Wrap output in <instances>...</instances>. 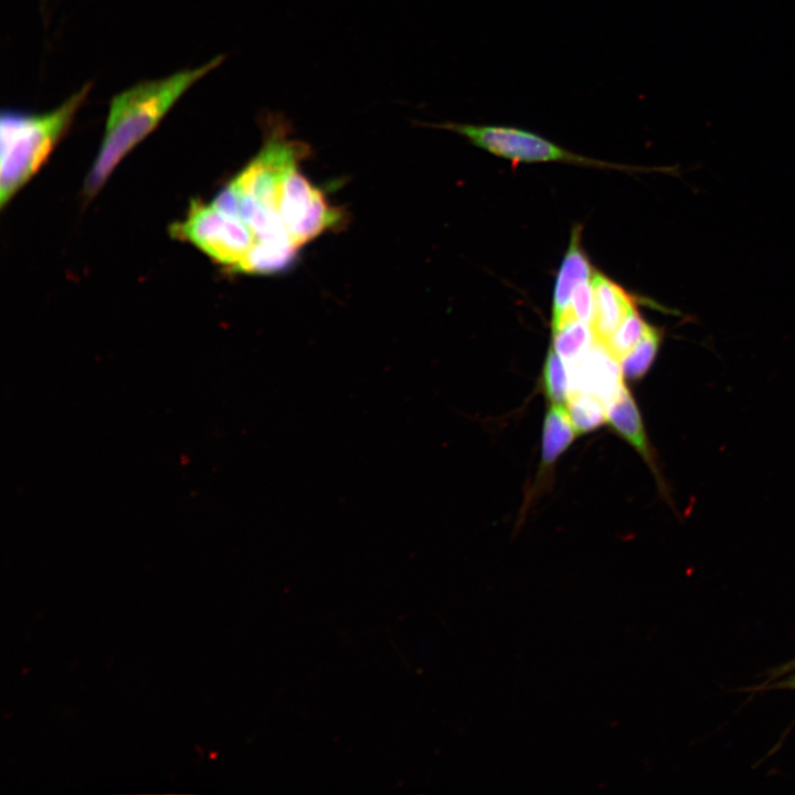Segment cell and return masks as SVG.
I'll return each mask as SVG.
<instances>
[{"instance_id": "1", "label": "cell", "mask_w": 795, "mask_h": 795, "mask_svg": "<svg viewBox=\"0 0 795 795\" xmlns=\"http://www.w3.org/2000/svg\"><path fill=\"white\" fill-rule=\"evenodd\" d=\"M224 59L225 55L215 56L195 68L138 83L114 96L98 155L85 181V195H95L119 161L158 126L193 84Z\"/></svg>"}, {"instance_id": "2", "label": "cell", "mask_w": 795, "mask_h": 795, "mask_svg": "<svg viewBox=\"0 0 795 795\" xmlns=\"http://www.w3.org/2000/svg\"><path fill=\"white\" fill-rule=\"evenodd\" d=\"M91 88V83H86L62 105L49 113H2L0 124L1 206H4L41 168L56 144L68 130Z\"/></svg>"}, {"instance_id": "3", "label": "cell", "mask_w": 795, "mask_h": 795, "mask_svg": "<svg viewBox=\"0 0 795 795\" xmlns=\"http://www.w3.org/2000/svg\"><path fill=\"white\" fill-rule=\"evenodd\" d=\"M263 124L262 148L226 187L237 199L278 213L283 180L293 167L308 156L309 146L288 138V126L280 115L269 114Z\"/></svg>"}, {"instance_id": "4", "label": "cell", "mask_w": 795, "mask_h": 795, "mask_svg": "<svg viewBox=\"0 0 795 795\" xmlns=\"http://www.w3.org/2000/svg\"><path fill=\"white\" fill-rule=\"evenodd\" d=\"M170 233L178 240L191 243L231 273L235 272L256 242L245 222L212 202L193 201L186 218L170 226Z\"/></svg>"}, {"instance_id": "5", "label": "cell", "mask_w": 795, "mask_h": 795, "mask_svg": "<svg viewBox=\"0 0 795 795\" xmlns=\"http://www.w3.org/2000/svg\"><path fill=\"white\" fill-rule=\"evenodd\" d=\"M451 130L478 148L512 162H566L587 166H611L574 153L553 141L522 128L505 125H471L459 123L430 124Z\"/></svg>"}, {"instance_id": "6", "label": "cell", "mask_w": 795, "mask_h": 795, "mask_svg": "<svg viewBox=\"0 0 795 795\" xmlns=\"http://www.w3.org/2000/svg\"><path fill=\"white\" fill-rule=\"evenodd\" d=\"M278 213L290 242L297 247L342 221V212L293 167L285 176L278 197Z\"/></svg>"}, {"instance_id": "7", "label": "cell", "mask_w": 795, "mask_h": 795, "mask_svg": "<svg viewBox=\"0 0 795 795\" xmlns=\"http://www.w3.org/2000/svg\"><path fill=\"white\" fill-rule=\"evenodd\" d=\"M570 393L584 392L597 396L607 406L625 385L619 361L608 348L595 340L579 360L566 364ZM569 393V394H570Z\"/></svg>"}, {"instance_id": "8", "label": "cell", "mask_w": 795, "mask_h": 795, "mask_svg": "<svg viewBox=\"0 0 795 795\" xmlns=\"http://www.w3.org/2000/svg\"><path fill=\"white\" fill-rule=\"evenodd\" d=\"M581 227L575 226L571 234L568 251L558 272L552 304V331L574 318L571 310V297L576 286L593 277L594 271L582 247Z\"/></svg>"}, {"instance_id": "9", "label": "cell", "mask_w": 795, "mask_h": 795, "mask_svg": "<svg viewBox=\"0 0 795 795\" xmlns=\"http://www.w3.org/2000/svg\"><path fill=\"white\" fill-rule=\"evenodd\" d=\"M592 285L595 300L592 329L595 340L606 346L636 303L633 296L602 273H594Z\"/></svg>"}, {"instance_id": "10", "label": "cell", "mask_w": 795, "mask_h": 795, "mask_svg": "<svg viewBox=\"0 0 795 795\" xmlns=\"http://www.w3.org/2000/svg\"><path fill=\"white\" fill-rule=\"evenodd\" d=\"M607 422L624 437L656 473L655 460L639 410L629 390L624 385L606 406Z\"/></svg>"}, {"instance_id": "11", "label": "cell", "mask_w": 795, "mask_h": 795, "mask_svg": "<svg viewBox=\"0 0 795 795\" xmlns=\"http://www.w3.org/2000/svg\"><path fill=\"white\" fill-rule=\"evenodd\" d=\"M575 435L566 407L563 404H551L543 423L542 465L545 467L552 465L571 445Z\"/></svg>"}, {"instance_id": "12", "label": "cell", "mask_w": 795, "mask_h": 795, "mask_svg": "<svg viewBox=\"0 0 795 795\" xmlns=\"http://www.w3.org/2000/svg\"><path fill=\"white\" fill-rule=\"evenodd\" d=\"M297 250L290 243L256 241L234 273L274 274L292 264Z\"/></svg>"}, {"instance_id": "13", "label": "cell", "mask_w": 795, "mask_h": 795, "mask_svg": "<svg viewBox=\"0 0 795 795\" xmlns=\"http://www.w3.org/2000/svg\"><path fill=\"white\" fill-rule=\"evenodd\" d=\"M595 342L590 325L575 318L552 331V348L570 364L582 358Z\"/></svg>"}, {"instance_id": "14", "label": "cell", "mask_w": 795, "mask_h": 795, "mask_svg": "<svg viewBox=\"0 0 795 795\" xmlns=\"http://www.w3.org/2000/svg\"><path fill=\"white\" fill-rule=\"evenodd\" d=\"M662 341V330L650 326L643 339L621 361L624 379H642L653 365Z\"/></svg>"}, {"instance_id": "15", "label": "cell", "mask_w": 795, "mask_h": 795, "mask_svg": "<svg viewBox=\"0 0 795 795\" xmlns=\"http://www.w3.org/2000/svg\"><path fill=\"white\" fill-rule=\"evenodd\" d=\"M565 407L576 434L589 433L607 422L605 404L593 394L571 392Z\"/></svg>"}, {"instance_id": "16", "label": "cell", "mask_w": 795, "mask_h": 795, "mask_svg": "<svg viewBox=\"0 0 795 795\" xmlns=\"http://www.w3.org/2000/svg\"><path fill=\"white\" fill-rule=\"evenodd\" d=\"M650 326L643 319L637 307L634 306L613 333L606 347L621 361L643 339Z\"/></svg>"}, {"instance_id": "17", "label": "cell", "mask_w": 795, "mask_h": 795, "mask_svg": "<svg viewBox=\"0 0 795 795\" xmlns=\"http://www.w3.org/2000/svg\"><path fill=\"white\" fill-rule=\"evenodd\" d=\"M543 389L551 404H564L570 393L569 371L564 360L550 347L542 372Z\"/></svg>"}, {"instance_id": "18", "label": "cell", "mask_w": 795, "mask_h": 795, "mask_svg": "<svg viewBox=\"0 0 795 795\" xmlns=\"http://www.w3.org/2000/svg\"><path fill=\"white\" fill-rule=\"evenodd\" d=\"M571 310L575 319L592 327L595 317V300L592 278L576 286L571 300Z\"/></svg>"}, {"instance_id": "19", "label": "cell", "mask_w": 795, "mask_h": 795, "mask_svg": "<svg viewBox=\"0 0 795 795\" xmlns=\"http://www.w3.org/2000/svg\"><path fill=\"white\" fill-rule=\"evenodd\" d=\"M760 689H791L795 690V672H792L791 675L786 676L785 678L781 680H773L767 683H763L761 687H757V690Z\"/></svg>"}, {"instance_id": "20", "label": "cell", "mask_w": 795, "mask_h": 795, "mask_svg": "<svg viewBox=\"0 0 795 795\" xmlns=\"http://www.w3.org/2000/svg\"><path fill=\"white\" fill-rule=\"evenodd\" d=\"M793 671H795V659H793L786 664H783L782 666H780L778 668L773 670L771 672V676L767 678V680L764 683L771 682V681L775 680L776 678H780V677L785 676L786 674H791Z\"/></svg>"}]
</instances>
